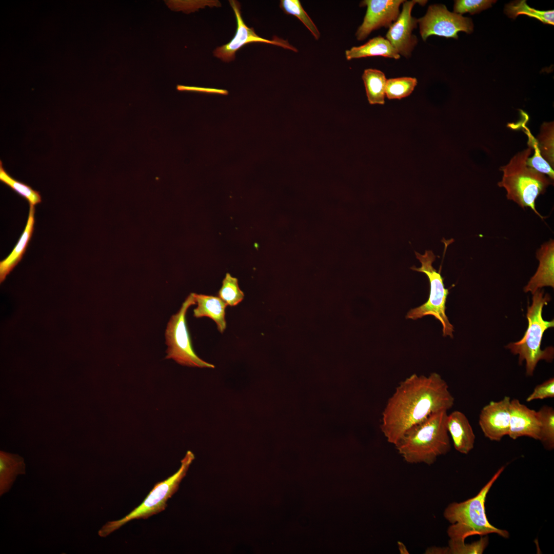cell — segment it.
Returning <instances> with one entry per match:
<instances>
[{
  "mask_svg": "<svg viewBox=\"0 0 554 554\" xmlns=\"http://www.w3.org/2000/svg\"><path fill=\"white\" fill-rule=\"evenodd\" d=\"M454 401L440 374H413L400 383L388 399L382 414L381 430L387 441L395 445L409 428L432 413L447 411Z\"/></svg>",
  "mask_w": 554,
  "mask_h": 554,
  "instance_id": "obj_1",
  "label": "cell"
},
{
  "mask_svg": "<svg viewBox=\"0 0 554 554\" xmlns=\"http://www.w3.org/2000/svg\"><path fill=\"white\" fill-rule=\"evenodd\" d=\"M447 411L431 413L409 428L394 445L399 453L409 463L431 465L451 448L447 429Z\"/></svg>",
  "mask_w": 554,
  "mask_h": 554,
  "instance_id": "obj_2",
  "label": "cell"
},
{
  "mask_svg": "<svg viewBox=\"0 0 554 554\" xmlns=\"http://www.w3.org/2000/svg\"><path fill=\"white\" fill-rule=\"evenodd\" d=\"M504 468H500L476 496L462 502L451 503L445 508L444 517L451 524L447 531L450 540L465 542L469 536L483 537L490 533H497L504 538L509 537L508 531L498 528L489 523L485 508L487 495Z\"/></svg>",
  "mask_w": 554,
  "mask_h": 554,
  "instance_id": "obj_3",
  "label": "cell"
},
{
  "mask_svg": "<svg viewBox=\"0 0 554 554\" xmlns=\"http://www.w3.org/2000/svg\"><path fill=\"white\" fill-rule=\"evenodd\" d=\"M533 151L530 146L514 155L509 162L500 168L503 172L498 186L505 189L506 197L522 208L529 207L541 219L544 217L536 208L537 197L544 193L553 181L526 164Z\"/></svg>",
  "mask_w": 554,
  "mask_h": 554,
  "instance_id": "obj_4",
  "label": "cell"
},
{
  "mask_svg": "<svg viewBox=\"0 0 554 554\" xmlns=\"http://www.w3.org/2000/svg\"><path fill=\"white\" fill-rule=\"evenodd\" d=\"M550 297L544 294V291L539 289L533 294L532 302L528 307L527 318L528 328L524 335L520 341L507 345L514 354L519 355V363L526 362V372L527 375H532L540 360L551 362L553 359V348L549 347L545 350L541 348V341L545 331L554 326V321H545L542 312L543 306L548 304Z\"/></svg>",
  "mask_w": 554,
  "mask_h": 554,
  "instance_id": "obj_5",
  "label": "cell"
},
{
  "mask_svg": "<svg viewBox=\"0 0 554 554\" xmlns=\"http://www.w3.org/2000/svg\"><path fill=\"white\" fill-rule=\"evenodd\" d=\"M194 459L193 453L188 451L181 461V466L176 472L165 480L155 484L143 502L123 518L109 521L98 530V535L106 537L132 520L147 519L163 511L167 506L168 499L177 491L179 485Z\"/></svg>",
  "mask_w": 554,
  "mask_h": 554,
  "instance_id": "obj_6",
  "label": "cell"
},
{
  "mask_svg": "<svg viewBox=\"0 0 554 554\" xmlns=\"http://www.w3.org/2000/svg\"><path fill=\"white\" fill-rule=\"evenodd\" d=\"M417 258L421 263L419 268L413 266V270L425 273L430 285V293L428 300L421 306L411 309L407 313V319L416 320L426 315H431L439 320L443 327V335L453 337V326L449 322L446 314V302L449 293L445 288L441 269L437 271L432 264L436 256L431 250H426L424 254L415 252Z\"/></svg>",
  "mask_w": 554,
  "mask_h": 554,
  "instance_id": "obj_7",
  "label": "cell"
},
{
  "mask_svg": "<svg viewBox=\"0 0 554 554\" xmlns=\"http://www.w3.org/2000/svg\"><path fill=\"white\" fill-rule=\"evenodd\" d=\"M196 304L194 293H190L180 309L171 316L165 331L167 346L166 359L180 365L200 368H214V366L200 358L194 352L186 323L188 308Z\"/></svg>",
  "mask_w": 554,
  "mask_h": 554,
  "instance_id": "obj_8",
  "label": "cell"
},
{
  "mask_svg": "<svg viewBox=\"0 0 554 554\" xmlns=\"http://www.w3.org/2000/svg\"><path fill=\"white\" fill-rule=\"evenodd\" d=\"M418 22L424 41L431 35L458 39L459 32L470 33L473 30L470 18L449 11L444 5H430L425 15L418 19Z\"/></svg>",
  "mask_w": 554,
  "mask_h": 554,
  "instance_id": "obj_9",
  "label": "cell"
},
{
  "mask_svg": "<svg viewBox=\"0 0 554 554\" xmlns=\"http://www.w3.org/2000/svg\"><path fill=\"white\" fill-rule=\"evenodd\" d=\"M229 4L234 13L236 21V30L232 39L228 43L217 47L213 51L214 56L225 62L234 60L235 52L245 45L252 43H264L277 45L294 52L298 50L289 44L287 41L280 38L276 36L272 40L267 39L259 36L253 28L248 27L244 23L241 15V5L235 0L229 1Z\"/></svg>",
  "mask_w": 554,
  "mask_h": 554,
  "instance_id": "obj_10",
  "label": "cell"
},
{
  "mask_svg": "<svg viewBox=\"0 0 554 554\" xmlns=\"http://www.w3.org/2000/svg\"><path fill=\"white\" fill-rule=\"evenodd\" d=\"M427 1H405L402 10L397 20L389 27L386 39L398 53L405 57H409L418 43L416 36L412 34L418 24V19L412 17L411 11L416 4L425 5Z\"/></svg>",
  "mask_w": 554,
  "mask_h": 554,
  "instance_id": "obj_11",
  "label": "cell"
},
{
  "mask_svg": "<svg viewBox=\"0 0 554 554\" xmlns=\"http://www.w3.org/2000/svg\"><path fill=\"white\" fill-rule=\"evenodd\" d=\"M404 0H364L361 7H366L363 22L355 33L357 39H365L373 30L381 27L389 28L398 18L400 7Z\"/></svg>",
  "mask_w": 554,
  "mask_h": 554,
  "instance_id": "obj_12",
  "label": "cell"
},
{
  "mask_svg": "<svg viewBox=\"0 0 554 554\" xmlns=\"http://www.w3.org/2000/svg\"><path fill=\"white\" fill-rule=\"evenodd\" d=\"M510 397L499 401H491L482 409L479 423L485 437L500 441L509 432L510 419Z\"/></svg>",
  "mask_w": 554,
  "mask_h": 554,
  "instance_id": "obj_13",
  "label": "cell"
},
{
  "mask_svg": "<svg viewBox=\"0 0 554 554\" xmlns=\"http://www.w3.org/2000/svg\"><path fill=\"white\" fill-rule=\"evenodd\" d=\"M541 421L538 411L522 404L517 399L511 400L510 419L508 436L513 440L528 437L540 440Z\"/></svg>",
  "mask_w": 554,
  "mask_h": 554,
  "instance_id": "obj_14",
  "label": "cell"
},
{
  "mask_svg": "<svg viewBox=\"0 0 554 554\" xmlns=\"http://www.w3.org/2000/svg\"><path fill=\"white\" fill-rule=\"evenodd\" d=\"M539 262L535 274L524 287L525 292L533 294L545 286L554 287V241L550 239L543 243L536 252Z\"/></svg>",
  "mask_w": 554,
  "mask_h": 554,
  "instance_id": "obj_15",
  "label": "cell"
},
{
  "mask_svg": "<svg viewBox=\"0 0 554 554\" xmlns=\"http://www.w3.org/2000/svg\"><path fill=\"white\" fill-rule=\"evenodd\" d=\"M446 424L456 450L468 454L474 447L476 437L466 416L461 411H454L447 415Z\"/></svg>",
  "mask_w": 554,
  "mask_h": 554,
  "instance_id": "obj_16",
  "label": "cell"
},
{
  "mask_svg": "<svg viewBox=\"0 0 554 554\" xmlns=\"http://www.w3.org/2000/svg\"><path fill=\"white\" fill-rule=\"evenodd\" d=\"M34 207L29 206L28 220L23 232L12 252L6 258L0 262L1 283L20 262L26 250L34 230L35 211Z\"/></svg>",
  "mask_w": 554,
  "mask_h": 554,
  "instance_id": "obj_17",
  "label": "cell"
},
{
  "mask_svg": "<svg viewBox=\"0 0 554 554\" xmlns=\"http://www.w3.org/2000/svg\"><path fill=\"white\" fill-rule=\"evenodd\" d=\"M194 297L197 306L193 310L194 316L210 318L215 322L220 332L223 333L226 328L225 309L228 305L217 296L194 293Z\"/></svg>",
  "mask_w": 554,
  "mask_h": 554,
  "instance_id": "obj_18",
  "label": "cell"
},
{
  "mask_svg": "<svg viewBox=\"0 0 554 554\" xmlns=\"http://www.w3.org/2000/svg\"><path fill=\"white\" fill-rule=\"evenodd\" d=\"M375 56L395 60L400 58V55L390 43L381 36L372 38L362 46L352 47L345 51V57L347 60Z\"/></svg>",
  "mask_w": 554,
  "mask_h": 554,
  "instance_id": "obj_19",
  "label": "cell"
},
{
  "mask_svg": "<svg viewBox=\"0 0 554 554\" xmlns=\"http://www.w3.org/2000/svg\"><path fill=\"white\" fill-rule=\"evenodd\" d=\"M26 474L24 459L17 454L0 451V496L8 492L16 477Z\"/></svg>",
  "mask_w": 554,
  "mask_h": 554,
  "instance_id": "obj_20",
  "label": "cell"
},
{
  "mask_svg": "<svg viewBox=\"0 0 554 554\" xmlns=\"http://www.w3.org/2000/svg\"><path fill=\"white\" fill-rule=\"evenodd\" d=\"M362 78L369 103L371 105H384L387 81L384 73L377 69H366Z\"/></svg>",
  "mask_w": 554,
  "mask_h": 554,
  "instance_id": "obj_21",
  "label": "cell"
},
{
  "mask_svg": "<svg viewBox=\"0 0 554 554\" xmlns=\"http://www.w3.org/2000/svg\"><path fill=\"white\" fill-rule=\"evenodd\" d=\"M520 111L522 120L517 124L523 128L524 131L528 137L527 145L531 147L533 152V155L527 159L526 164L529 167L539 172L545 174L553 181V169L541 156L536 138L532 135L529 129L526 126L528 120V114L522 110H520Z\"/></svg>",
  "mask_w": 554,
  "mask_h": 554,
  "instance_id": "obj_22",
  "label": "cell"
},
{
  "mask_svg": "<svg viewBox=\"0 0 554 554\" xmlns=\"http://www.w3.org/2000/svg\"><path fill=\"white\" fill-rule=\"evenodd\" d=\"M506 14L511 18H515L520 14L528 15L537 18L544 24H554V11H540L528 6L526 1H520L506 5Z\"/></svg>",
  "mask_w": 554,
  "mask_h": 554,
  "instance_id": "obj_23",
  "label": "cell"
},
{
  "mask_svg": "<svg viewBox=\"0 0 554 554\" xmlns=\"http://www.w3.org/2000/svg\"><path fill=\"white\" fill-rule=\"evenodd\" d=\"M0 181L25 199L28 202L29 206H35L41 203L40 193L10 176L4 168L2 161H0Z\"/></svg>",
  "mask_w": 554,
  "mask_h": 554,
  "instance_id": "obj_24",
  "label": "cell"
},
{
  "mask_svg": "<svg viewBox=\"0 0 554 554\" xmlns=\"http://www.w3.org/2000/svg\"><path fill=\"white\" fill-rule=\"evenodd\" d=\"M542 157L554 168V125L553 122H544L536 138Z\"/></svg>",
  "mask_w": 554,
  "mask_h": 554,
  "instance_id": "obj_25",
  "label": "cell"
},
{
  "mask_svg": "<svg viewBox=\"0 0 554 554\" xmlns=\"http://www.w3.org/2000/svg\"><path fill=\"white\" fill-rule=\"evenodd\" d=\"M416 78L402 77L387 80L385 96L389 100L401 99L409 96L417 85Z\"/></svg>",
  "mask_w": 554,
  "mask_h": 554,
  "instance_id": "obj_26",
  "label": "cell"
},
{
  "mask_svg": "<svg viewBox=\"0 0 554 554\" xmlns=\"http://www.w3.org/2000/svg\"><path fill=\"white\" fill-rule=\"evenodd\" d=\"M541 421L540 441L548 450L554 448V409L548 406H542L538 411Z\"/></svg>",
  "mask_w": 554,
  "mask_h": 554,
  "instance_id": "obj_27",
  "label": "cell"
},
{
  "mask_svg": "<svg viewBox=\"0 0 554 554\" xmlns=\"http://www.w3.org/2000/svg\"><path fill=\"white\" fill-rule=\"evenodd\" d=\"M280 8L287 14L296 16L310 31L315 39H319L320 33L308 14L303 8L299 0H281Z\"/></svg>",
  "mask_w": 554,
  "mask_h": 554,
  "instance_id": "obj_28",
  "label": "cell"
},
{
  "mask_svg": "<svg viewBox=\"0 0 554 554\" xmlns=\"http://www.w3.org/2000/svg\"><path fill=\"white\" fill-rule=\"evenodd\" d=\"M218 294L220 298L231 306L238 305L244 297V293L239 288L238 279L228 273L223 281Z\"/></svg>",
  "mask_w": 554,
  "mask_h": 554,
  "instance_id": "obj_29",
  "label": "cell"
},
{
  "mask_svg": "<svg viewBox=\"0 0 554 554\" xmlns=\"http://www.w3.org/2000/svg\"><path fill=\"white\" fill-rule=\"evenodd\" d=\"M488 538L485 536L476 542L470 544L465 542L449 540L447 547V554H481L487 546Z\"/></svg>",
  "mask_w": 554,
  "mask_h": 554,
  "instance_id": "obj_30",
  "label": "cell"
},
{
  "mask_svg": "<svg viewBox=\"0 0 554 554\" xmlns=\"http://www.w3.org/2000/svg\"><path fill=\"white\" fill-rule=\"evenodd\" d=\"M496 2L488 0H457L455 1L453 11L460 15L466 12L473 14L490 7L491 4Z\"/></svg>",
  "mask_w": 554,
  "mask_h": 554,
  "instance_id": "obj_31",
  "label": "cell"
},
{
  "mask_svg": "<svg viewBox=\"0 0 554 554\" xmlns=\"http://www.w3.org/2000/svg\"><path fill=\"white\" fill-rule=\"evenodd\" d=\"M554 397V379L550 378L537 385L532 392L527 398V402L535 400H543Z\"/></svg>",
  "mask_w": 554,
  "mask_h": 554,
  "instance_id": "obj_32",
  "label": "cell"
},
{
  "mask_svg": "<svg viewBox=\"0 0 554 554\" xmlns=\"http://www.w3.org/2000/svg\"><path fill=\"white\" fill-rule=\"evenodd\" d=\"M177 89L181 91H193L206 93H218L222 94H228V91L224 89L203 88L193 86H186L183 85H177Z\"/></svg>",
  "mask_w": 554,
  "mask_h": 554,
  "instance_id": "obj_33",
  "label": "cell"
},
{
  "mask_svg": "<svg viewBox=\"0 0 554 554\" xmlns=\"http://www.w3.org/2000/svg\"><path fill=\"white\" fill-rule=\"evenodd\" d=\"M425 553L426 554H447L446 547H431L427 548Z\"/></svg>",
  "mask_w": 554,
  "mask_h": 554,
  "instance_id": "obj_34",
  "label": "cell"
},
{
  "mask_svg": "<svg viewBox=\"0 0 554 554\" xmlns=\"http://www.w3.org/2000/svg\"><path fill=\"white\" fill-rule=\"evenodd\" d=\"M398 548H399V551H400V553H402V554L409 553L406 547L405 546V545L403 543H402L401 542H398Z\"/></svg>",
  "mask_w": 554,
  "mask_h": 554,
  "instance_id": "obj_35",
  "label": "cell"
}]
</instances>
